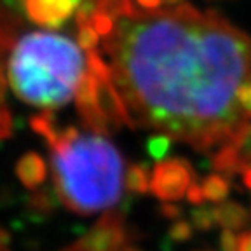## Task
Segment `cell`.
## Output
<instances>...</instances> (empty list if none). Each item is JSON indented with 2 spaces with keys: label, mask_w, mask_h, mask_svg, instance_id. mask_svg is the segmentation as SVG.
Masks as SVG:
<instances>
[{
  "label": "cell",
  "mask_w": 251,
  "mask_h": 251,
  "mask_svg": "<svg viewBox=\"0 0 251 251\" xmlns=\"http://www.w3.org/2000/svg\"><path fill=\"white\" fill-rule=\"evenodd\" d=\"M101 44L108 84L126 122L150 127L199 152L230 141L251 119L237 89L251 77V35L216 11L190 4L140 9L98 0L87 25Z\"/></svg>",
  "instance_id": "1"
},
{
  "label": "cell",
  "mask_w": 251,
  "mask_h": 251,
  "mask_svg": "<svg viewBox=\"0 0 251 251\" xmlns=\"http://www.w3.org/2000/svg\"><path fill=\"white\" fill-rule=\"evenodd\" d=\"M49 141L54 187L67 208L93 215L121 201L124 161L114 143L77 129L51 134Z\"/></svg>",
  "instance_id": "2"
},
{
  "label": "cell",
  "mask_w": 251,
  "mask_h": 251,
  "mask_svg": "<svg viewBox=\"0 0 251 251\" xmlns=\"http://www.w3.org/2000/svg\"><path fill=\"white\" fill-rule=\"evenodd\" d=\"M86 47L56 31L37 30L16 40L7 78L20 100L37 108L67 105L86 82Z\"/></svg>",
  "instance_id": "3"
},
{
  "label": "cell",
  "mask_w": 251,
  "mask_h": 251,
  "mask_svg": "<svg viewBox=\"0 0 251 251\" xmlns=\"http://www.w3.org/2000/svg\"><path fill=\"white\" fill-rule=\"evenodd\" d=\"M196 180V171L187 159L173 157L157 164L152 176V192L162 201H178Z\"/></svg>",
  "instance_id": "4"
},
{
  "label": "cell",
  "mask_w": 251,
  "mask_h": 251,
  "mask_svg": "<svg viewBox=\"0 0 251 251\" xmlns=\"http://www.w3.org/2000/svg\"><path fill=\"white\" fill-rule=\"evenodd\" d=\"M211 166L227 176H235L251 166V122L211 157Z\"/></svg>",
  "instance_id": "5"
},
{
  "label": "cell",
  "mask_w": 251,
  "mask_h": 251,
  "mask_svg": "<svg viewBox=\"0 0 251 251\" xmlns=\"http://www.w3.org/2000/svg\"><path fill=\"white\" fill-rule=\"evenodd\" d=\"M215 225H222L224 228L239 230L251 222V213L244 206L237 202H224L213 208Z\"/></svg>",
  "instance_id": "6"
},
{
  "label": "cell",
  "mask_w": 251,
  "mask_h": 251,
  "mask_svg": "<svg viewBox=\"0 0 251 251\" xmlns=\"http://www.w3.org/2000/svg\"><path fill=\"white\" fill-rule=\"evenodd\" d=\"M201 188H202L204 201L208 199V201H211V202H222V201L228 197L230 181H228V178L222 176V175H209V176L202 181Z\"/></svg>",
  "instance_id": "7"
},
{
  "label": "cell",
  "mask_w": 251,
  "mask_h": 251,
  "mask_svg": "<svg viewBox=\"0 0 251 251\" xmlns=\"http://www.w3.org/2000/svg\"><path fill=\"white\" fill-rule=\"evenodd\" d=\"M220 243L224 251H251V232L235 234L230 228H225Z\"/></svg>",
  "instance_id": "8"
},
{
  "label": "cell",
  "mask_w": 251,
  "mask_h": 251,
  "mask_svg": "<svg viewBox=\"0 0 251 251\" xmlns=\"http://www.w3.org/2000/svg\"><path fill=\"white\" fill-rule=\"evenodd\" d=\"M126 185H127V188L134 190V192H147V188H149V171H147V166H133L129 169V173H127Z\"/></svg>",
  "instance_id": "9"
},
{
  "label": "cell",
  "mask_w": 251,
  "mask_h": 251,
  "mask_svg": "<svg viewBox=\"0 0 251 251\" xmlns=\"http://www.w3.org/2000/svg\"><path fill=\"white\" fill-rule=\"evenodd\" d=\"M171 141L173 138L168 136V134H157V136H152L147 143V149H149V153L153 157V159H162L164 155H168L169 149H171Z\"/></svg>",
  "instance_id": "10"
},
{
  "label": "cell",
  "mask_w": 251,
  "mask_h": 251,
  "mask_svg": "<svg viewBox=\"0 0 251 251\" xmlns=\"http://www.w3.org/2000/svg\"><path fill=\"white\" fill-rule=\"evenodd\" d=\"M192 224L196 225V228L199 230H208L215 225V218H213V208H201L192 211Z\"/></svg>",
  "instance_id": "11"
},
{
  "label": "cell",
  "mask_w": 251,
  "mask_h": 251,
  "mask_svg": "<svg viewBox=\"0 0 251 251\" xmlns=\"http://www.w3.org/2000/svg\"><path fill=\"white\" fill-rule=\"evenodd\" d=\"M237 101L241 110L251 119V77H248L237 89Z\"/></svg>",
  "instance_id": "12"
},
{
  "label": "cell",
  "mask_w": 251,
  "mask_h": 251,
  "mask_svg": "<svg viewBox=\"0 0 251 251\" xmlns=\"http://www.w3.org/2000/svg\"><path fill=\"white\" fill-rule=\"evenodd\" d=\"M187 199L190 204H194V206H201V204L204 202V196H202V188H201V185L197 183V181H194L190 187H188L187 190Z\"/></svg>",
  "instance_id": "13"
},
{
  "label": "cell",
  "mask_w": 251,
  "mask_h": 251,
  "mask_svg": "<svg viewBox=\"0 0 251 251\" xmlns=\"http://www.w3.org/2000/svg\"><path fill=\"white\" fill-rule=\"evenodd\" d=\"M134 4L140 9H145V11H153V9H159L162 4V0H133Z\"/></svg>",
  "instance_id": "14"
},
{
  "label": "cell",
  "mask_w": 251,
  "mask_h": 251,
  "mask_svg": "<svg viewBox=\"0 0 251 251\" xmlns=\"http://www.w3.org/2000/svg\"><path fill=\"white\" fill-rule=\"evenodd\" d=\"M241 175H243V185L251 192V166H250V168H246V169H243V171H241Z\"/></svg>",
  "instance_id": "15"
},
{
  "label": "cell",
  "mask_w": 251,
  "mask_h": 251,
  "mask_svg": "<svg viewBox=\"0 0 251 251\" xmlns=\"http://www.w3.org/2000/svg\"><path fill=\"white\" fill-rule=\"evenodd\" d=\"M164 4H168V5H175V4H180V2H183V0H162Z\"/></svg>",
  "instance_id": "16"
}]
</instances>
